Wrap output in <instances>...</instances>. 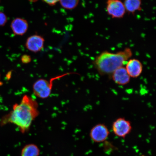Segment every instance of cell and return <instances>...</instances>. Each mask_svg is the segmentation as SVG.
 <instances>
[{"instance_id":"cell-18","label":"cell","mask_w":156,"mask_h":156,"mask_svg":"<svg viewBox=\"0 0 156 156\" xmlns=\"http://www.w3.org/2000/svg\"><path fill=\"white\" fill-rule=\"evenodd\" d=\"M141 156H146L145 155H142Z\"/></svg>"},{"instance_id":"cell-16","label":"cell","mask_w":156,"mask_h":156,"mask_svg":"<svg viewBox=\"0 0 156 156\" xmlns=\"http://www.w3.org/2000/svg\"><path fill=\"white\" fill-rule=\"evenodd\" d=\"M45 3L50 5H54L56 4L60 0H43Z\"/></svg>"},{"instance_id":"cell-13","label":"cell","mask_w":156,"mask_h":156,"mask_svg":"<svg viewBox=\"0 0 156 156\" xmlns=\"http://www.w3.org/2000/svg\"><path fill=\"white\" fill-rule=\"evenodd\" d=\"M80 0H60L59 2L62 6L67 9H73L77 6Z\"/></svg>"},{"instance_id":"cell-4","label":"cell","mask_w":156,"mask_h":156,"mask_svg":"<svg viewBox=\"0 0 156 156\" xmlns=\"http://www.w3.org/2000/svg\"><path fill=\"white\" fill-rule=\"evenodd\" d=\"M112 128L115 135L123 138L130 133L132 129L131 122L124 118L116 119L113 122Z\"/></svg>"},{"instance_id":"cell-12","label":"cell","mask_w":156,"mask_h":156,"mask_svg":"<svg viewBox=\"0 0 156 156\" xmlns=\"http://www.w3.org/2000/svg\"><path fill=\"white\" fill-rule=\"evenodd\" d=\"M40 150L36 144L31 143L25 145L22 148L20 153L21 156H39Z\"/></svg>"},{"instance_id":"cell-7","label":"cell","mask_w":156,"mask_h":156,"mask_svg":"<svg viewBox=\"0 0 156 156\" xmlns=\"http://www.w3.org/2000/svg\"><path fill=\"white\" fill-rule=\"evenodd\" d=\"M126 69L131 78L139 77L143 72V66L141 62L136 58H130L126 64Z\"/></svg>"},{"instance_id":"cell-9","label":"cell","mask_w":156,"mask_h":156,"mask_svg":"<svg viewBox=\"0 0 156 156\" xmlns=\"http://www.w3.org/2000/svg\"><path fill=\"white\" fill-rule=\"evenodd\" d=\"M111 76L115 83L122 86L129 83L131 78L127 72L125 67L124 66L115 70Z\"/></svg>"},{"instance_id":"cell-15","label":"cell","mask_w":156,"mask_h":156,"mask_svg":"<svg viewBox=\"0 0 156 156\" xmlns=\"http://www.w3.org/2000/svg\"><path fill=\"white\" fill-rule=\"evenodd\" d=\"M21 60L23 63H28L31 61V58L28 55H24L21 57Z\"/></svg>"},{"instance_id":"cell-19","label":"cell","mask_w":156,"mask_h":156,"mask_svg":"<svg viewBox=\"0 0 156 156\" xmlns=\"http://www.w3.org/2000/svg\"><path fill=\"white\" fill-rule=\"evenodd\" d=\"M0 2H1V0H0Z\"/></svg>"},{"instance_id":"cell-10","label":"cell","mask_w":156,"mask_h":156,"mask_svg":"<svg viewBox=\"0 0 156 156\" xmlns=\"http://www.w3.org/2000/svg\"><path fill=\"white\" fill-rule=\"evenodd\" d=\"M10 26L14 34L17 36H23L28 30L29 25L26 20L17 17L12 21Z\"/></svg>"},{"instance_id":"cell-2","label":"cell","mask_w":156,"mask_h":156,"mask_svg":"<svg viewBox=\"0 0 156 156\" xmlns=\"http://www.w3.org/2000/svg\"><path fill=\"white\" fill-rule=\"evenodd\" d=\"M132 55V50L129 48L115 53L106 51L96 56L93 65L101 75L111 76L115 70L124 66Z\"/></svg>"},{"instance_id":"cell-17","label":"cell","mask_w":156,"mask_h":156,"mask_svg":"<svg viewBox=\"0 0 156 156\" xmlns=\"http://www.w3.org/2000/svg\"><path fill=\"white\" fill-rule=\"evenodd\" d=\"M2 85V83L1 81V75H0V86Z\"/></svg>"},{"instance_id":"cell-11","label":"cell","mask_w":156,"mask_h":156,"mask_svg":"<svg viewBox=\"0 0 156 156\" xmlns=\"http://www.w3.org/2000/svg\"><path fill=\"white\" fill-rule=\"evenodd\" d=\"M126 12L134 14L142 9V0H124L123 2Z\"/></svg>"},{"instance_id":"cell-1","label":"cell","mask_w":156,"mask_h":156,"mask_svg":"<svg viewBox=\"0 0 156 156\" xmlns=\"http://www.w3.org/2000/svg\"><path fill=\"white\" fill-rule=\"evenodd\" d=\"M38 105L37 101L24 95L20 103L13 105L12 110L2 118V126L9 123L17 126L21 133L28 132L33 121L38 116Z\"/></svg>"},{"instance_id":"cell-6","label":"cell","mask_w":156,"mask_h":156,"mask_svg":"<svg viewBox=\"0 0 156 156\" xmlns=\"http://www.w3.org/2000/svg\"><path fill=\"white\" fill-rule=\"evenodd\" d=\"M110 132L108 127L104 124H98L91 129L90 136L92 141L96 143H100L106 141Z\"/></svg>"},{"instance_id":"cell-3","label":"cell","mask_w":156,"mask_h":156,"mask_svg":"<svg viewBox=\"0 0 156 156\" xmlns=\"http://www.w3.org/2000/svg\"><path fill=\"white\" fill-rule=\"evenodd\" d=\"M66 73L53 77L50 80L39 79L34 83L33 86V90L34 94L39 98L44 99L49 97L53 87L54 81L69 75Z\"/></svg>"},{"instance_id":"cell-14","label":"cell","mask_w":156,"mask_h":156,"mask_svg":"<svg viewBox=\"0 0 156 156\" xmlns=\"http://www.w3.org/2000/svg\"><path fill=\"white\" fill-rule=\"evenodd\" d=\"M7 21V17L4 13L0 11V27L5 26Z\"/></svg>"},{"instance_id":"cell-8","label":"cell","mask_w":156,"mask_h":156,"mask_svg":"<svg viewBox=\"0 0 156 156\" xmlns=\"http://www.w3.org/2000/svg\"><path fill=\"white\" fill-rule=\"evenodd\" d=\"M44 43V40L42 37L40 35H34L27 39L25 46L30 51L36 53L42 50Z\"/></svg>"},{"instance_id":"cell-5","label":"cell","mask_w":156,"mask_h":156,"mask_svg":"<svg viewBox=\"0 0 156 156\" xmlns=\"http://www.w3.org/2000/svg\"><path fill=\"white\" fill-rule=\"evenodd\" d=\"M106 9L107 14L113 19H122L126 13L123 2L121 0H107Z\"/></svg>"}]
</instances>
